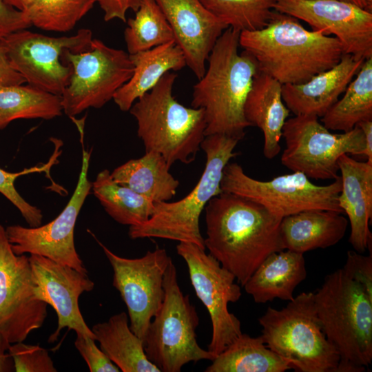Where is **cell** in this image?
I'll return each mask as SVG.
<instances>
[{
	"label": "cell",
	"mask_w": 372,
	"mask_h": 372,
	"mask_svg": "<svg viewBox=\"0 0 372 372\" xmlns=\"http://www.w3.org/2000/svg\"><path fill=\"white\" fill-rule=\"evenodd\" d=\"M29 256L17 255L0 225V333L10 344L40 329L48 304L38 299Z\"/></svg>",
	"instance_id": "15"
},
{
	"label": "cell",
	"mask_w": 372,
	"mask_h": 372,
	"mask_svg": "<svg viewBox=\"0 0 372 372\" xmlns=\"http://www.w3.org/2000/svg\"><path fill=\"white\" fill-rule=\"evenodd\" d=\"M62 113L60 95L28 84L0 87V130L17 119L50 120Z\"/></svg>",
	"instance_id": "31"
},
{
	"label": "cell",
	"mask_w": 372,
	"mask_h": 372,
	"mask_svg": "<svg viewBox=\"0 0 372 372\" xmlns=\"http://www.w3.org/2000/svg\"><path fill=\"white\" fill-rule=\"evenodd\" d=\"M91 30L82 28L72 36L50 37L28 29L12 32L0 39L13 68L33 87L61 95L72 74L65 63V50L80 52L89 49Z\"/></svg>",
	"instance_id": "12"
},
{
	"label": "cell",
	"mask_w": 372,
	"mask_h": 372,
	"mask_svg": "<svg viewBox=\"0 0 372 372\" xmlns=\"http://www.w3.org/2000/svg\"><path fill=\"white\" fill-rule=\"evenodd\" d=\"M164 298L143 339L148 360L163 372H180L185 364L213 360L217 355L198 343L199 317L189 295L182 292L172 260L163 278Z\"/></svg>",
	"instance_id": "8"
},
{
	"label": "cell",
	"mask_w": 372,
	"mask_h": 372,
	"mask_svg": "<svg viewBox=\"0 0 372 372\" xmlns=\"http://www.w3.org/2000/svg\"><path fill=\"white\" fill-rule=\"evenodd\" d=\"M7 4L23 12L32 0H3Z\"/></svg>",
	"instance_id": "44"
},
{
	"label": "cell",
	"mask_w": 372,
	"mask_h": 372,
	"mask_svg": "<svg viewBox=\"0 0 372 372\" xmlns=\"http://www.w3.org/2000/svg\"><path fill=\"white\" fill-rule=\"evenodd\" d=\"M176 248L187 266L196 296L210 316L212 331L208 350L218 355L242 333L240 321L228 310L229 302L240 298L241 288L235 276L205 249L184 242Z\"/></svg>",
	"instance_id": "13"
},
{
	"label": "cell",
	"mask_w": 372,
	"mask_h": 372,
	"mask_svg": "<svg viewBox=\"0 0 372 372\" xmlns=\"http://www.w3.org/2000/svg\"><path fill=\"white\" fill-rule=\"evenodd\" d=\"M306 277L303 254L286 249L269 255L243 287L256 303L276 298L290 301L295 289Z\"/></svg>",
	"instance_id": "24"
},
{
	"label": "cell",
	"mask_w": 372,
	"mask_h": 372,
	"mask_svg": "<svg viewBox=\"0 0 372 372\" xmlns=\"http://www.w3.org/2000/svg\"><path fill=\"white\" fill-rule=\"evenodd\" d=\"M273 10L335 37L344 54L372 57V12L342 0H277Z\"/></svg>",
	"instance_id": "17"
},
{
	"label": "cell",
	"mask_w": 372,
	"mask_h": 372,
	"mask_svg": "<svg viewBox=\"0 0 372 372\" xmlns=\"http://www.w3.org/2000/svg\"><path fill=\"white\" fill-rule=\"evenodd\" d=\"M313 293L323 333L340 356L336 372L365 371L372 362V298L342 268Z\"/></svg>",
	"instance_id": "4"
},
{
	"label": "cell",
	"mask_w": 372,
	"mask_h": 372,
	"mask_svg": "<svg viewBox=\"0 0 372 372\" xmlns=\"http://www.w3.org/2000/svg\"><path fill=\"white\" fill-rule=\"evenodd\" d=\"M240 32L227 28L216 41L208 67L193 87L192 107L205 112V136L223 134L242 139L251 126L244 105L258 72L252 56L238 52Z\"/></svg>",
	"instance_id": "3"
},
{
	"label": "cell",
	"mask_w": 372,
	"mask_h": 372,
	"mask_svg": "<svg viewBox=\"0 0 372 372\" xmlns=\"http://www.w3.org/2000/svg\"><path fill=\"white\" fill-rule=\"evenodd\" d=\"M372 298V254L364 256L356 251H349L342 268Z\"/></svg>",
	"instance_id": "38"
},
{
	"label": "cell",
	"mask_w": 372,
	"mask_h": 372,
	"mask_svg": "<svg viewBox=\"0 0 372 372\" xmlns=\"http://www.w3.org/2000/svg\"><path fill=\"white\" fill-rule=\"evenodd\" d=\"M130 55L134 65L133 74L113 97L123 112L129 111L133 103L153 88L165 73L187 66L184 54L175 41Z\"/></svg>",
	"instance_id": "25"
},
{
	"label": "cell",
	"mask_w": 372,
	"mask_h": 372,
	"mask_svg": "<svg viewBox=\"0 0 372 372\" xmlns=\"http://www.w3.org/2000/svg\"><path fill=\"white\" fill-rule=\"evenodd\" d=\"M341 189L338 205L348 217L351 227L349 242L355 251L371 250L372 163L360 162L349 154L338 160Z\"/></svg>",
	"instance_id": "21"
},
{
	"label": "cell",
	"mask_w": 372,
	"mask_h": 372,
	"mask_svg": "<svg viewBox=\"0 0 372 372\" xmlns=\"http://www.w3.org/2000/svg\"><path fill=\"white\" fill-rule=\"evenodd\" d=\"M8 353L16 372H56L48 351L39 345L23 342L10 345Z\"/></svg>",
	"instance_id": "36"
},
{
	"label": "cell",
	"mask_w": 372,
	"mask_h": 372,
	"mask_svg": "<svg viewBox=\"0 0 372 372\" xmlns=\"http://www.w3.org/2000/svg\"><path fill=\"white\" fill-rule=\"evenodd\" d=\"M133 18L127 21L124 39L130 54L174 41L172 28L155 0H141Z\"/></svg>",
	"instance_id": "32"
},
{
	"label": "cell",
	"mask_w": 372,
	"mask_h": 372,
	"mask_svg": "<svg viewBox=\"0 0 372 372\" xmlns=\"http://www.w3.org/2000/svg\"><path fill=\"white\" fill-rule=\"evenodd\" d=\"M168 21L175 43L182 50L186 65L198 79L216 41L228 26L200 0H155Z\"/></svg>",
	"instance_id": "19"
},
{
	"label": "cell",
	"mask_w": 372,
	"mask_h": 372,
	"mask_svg": "<svg viewBox=\"0 0 372 372\" xmlns=\"http://www.w3.org/2000/svg\"><path fill=\"white\" fill-rule=\"evenodd\" d=\"M176 78L174 72L165 73L129 110L145 152L159 153L169 167L193 162L205 137L204 110L186 107L173 96Z\"/></svg>",
	"instance_id": "5"
},
{
	"label": "cell",
	"mask_w": 372,
	"mask_h": 372,
	"mask_svg": "<svg viewBox=\"0 0 372 372\" xmlns=\"http://www.w3.org/2000/svg\"><path fill=\"white\" fill-rule=\"evenodd\" d=\"M141 0H96L104 12V20L110 21L120 19L126 22V14L129 10L136 12Z\"/></svg>",
	"instance_id": "40"
},
{
	"label": "cell",
	"mask_w": 372,
	"mask_h": 372,
	"mask_svg": "<svg viewBox=\"0 0 372 372\" xmlns=\"http://www.w3.org/2000/svg\"><path fill=\"white\" fill-rule=\"evenodd\" d=\"M29 261L37 284L38 299L50 305L57 316V327L48 342H54L65 328L95 339L79 305L81 295L94 287V282L87 273L39 255L31 254Z\"/></svg>",
	"instance_id": "18"
},
{
	"label": "cell",
	"mask_w": 372,
	"mask_h": 372,
	"mask_svg": "<svg viewBox=\"0 0 372 372\" xmlns=\"http://www.w3.org/2000/svg\"><path fill=\"white\" fill-rule=\"evenodd\" d=\"M74 346L86 362L90 372H119L120 369L96 344V340L76 334Z\"/></svg>",
	"instance_id": "37"
},
{
	"label": "cell",
	"mask_w": 372,
	"mask_h": 372,
	"mask_svg": "<svg viewBox=\"0 0 372 372\" xmlns=\"http://www.w3.org/2000/svg\"><path fill=\"white\" fill-rule=\"evenodd\" d=\"M239 46L259 72L282 85L306 82L333 67L344 54L335 37L309 30L298 19L274 10L264 28L240 32Z\"/></svg>",
	"instance_id": "2"
},
{
	"label": "cell",
	"mask_w": 372,
	"mask_h": 372,
	"mask_svg": "<svg viewBox=\"0 0 372 372\" xmlns=\"http://www.w3.org/2000/svg\"><path fill=\"white\" fill-rule=\"evenodd\" d=\"M372 12V0H342Z\"/></svg>",
	"instance_id": "45"
},
{
	"label": "cell",
	"mask_w": 372,
	"mask_h": 372,
	"mask_svg": "<svg viewBox=\"0 0 372 372\" xmlns=\"http://www.w3.org/2000/svg\"><path fill=\"white\" fill-rule=\"evenodd\" d=\"M364 61L363 59L344 54L336 65L307 81L282 85L285 105L295 116L322 117L344 92Z\"/></svg>",
	"instance_id": "20"
},
{
	"label": "cell",
	"mask_w": 372,
	"mask_h": 372,
	"mask_svg": "<svg viewBox=\"0 0 372 372\" xmlns=\"http://www.w3.org/2000/svg\"><path fill=\"white\" fill-rule=\"evenodd\" d=\"M290 111L282 98V84L271 76L258 72L244 105L245 119L263 134V155L273 159L280 152L282 129Z\"/></svg>",
	"instance_id": "22"
},
{
	"label": "cell",
	"mask_w": 372,
	"mask_h": 372,
	"mask_svg": "<svg viewBox=\"0 0 372 372\" xmlns=\"http://www.w3.org/2000/svg\"><path fill=\"white\" fill-rule=\"evenodd\" d=\"M92 331L100 349L123 372H161L145 352L143 341L130 329L128 315L120 312Z\"/></svg>",
	"instance_id": "26"
},
{
	"label": "cell",
	"mask_w": 372,
	"mask_h": 372,
	"mask_svg": "<svg viewBox=\"0 0 372 372\" xmlns=\"http://www.w3.org/2000/svg\"><path fill=\"white\" fill-rule=\"evenodd\" d=\"M92 191L107 214L121 225H141L154 212L152 200L114 181L107 169L97 174Z\"/></svg>",
	"instance_id": "30"
},
{
	"label": "cell",
	"mask_w": 372,
	"mask_h": 372,
	"mask_svg": "<svg viewBox=\"0 0 372 372\" xmlns=\"http://www.w3.org/2000/svg\"><path fill=\"white\" fill-rule=\"evenodd\" d=\"M358 125L364 135L366 146L364 156L367 162L372 163V120L362 121Z\"/></svg>",
	"instance_id": "43"
},
{
	"label": "cell",
	"mask_w": 372,
	"mask_h": 372,
	"mask_svg": "<svg viewBox=\"0 0 372 372\" xmlns=\"http://www.w3.org/2000/svg\"><path fill=\"white\" fill-rule=\"evenodd\" d=\"M103 249L112 268V285L126 305L132 331L142 340L163 298V278L172 260L165 248L156 247L140 258L120 256L89 231Z\"/></svg>",
	"instance_id": "14"
},
{
	"label": "cell",
	"mask_w": 372,
	"mask_h": 372,
	"mask_svg": "<svg viewBox=\"0 0 372 372\" xmlns=\"http://www.w3.org/2000/svg\"><path fill=\"white\" fill-rule=\"evenodd\" d=\"M96 0H32L23 11L32 26L66 32L93 8Z\"/></svg>",
	"instance_id": "33"
},
{
	"label": "cell",
	"mask_w": 372,
	"mask_h": 372,
	"mask_svg": "<svg viewBox=\"0 0 372 372\" xmlns=\"http://www.w3.org/2000/svg\"><path fill=\"white\" fill-rule=\"evenodd\" d=\"M220 188L222 192L255 201L282 218L309 209L343 214L338 200L340 176L326 185L313 184L300 172L260 180L247 175L238 163L229 162L223 172Z\"/></svg>",
	"instance_id": "9"
},
{
	"label": "cell",
	"mask_w": 372,
	"mask_h": 372,
	"mask_svg": "<svg viewBox=\"0 0 372 372\" xmlns=\"http://www.w3.org/2000/svg\"><path fill=\"white\" fill-rule=\"evenodd\" d=\"M31 26L23 12L7 4L3 0H0V39Z\"/></svg>",
	"instance_id": "39"
},
{
	"label": "cell",
	"mask_w": 372,
	"mask_h": 372,
	"mask_svg": "<svg viewBox=\"0 0 372 372\" xmlns=\"http://www.w3.org/2000/svg\"><path fill=\"white\" fill-rule=\"evenodd\" d=\"M90 152L83 148L82 163L76 188L63 211L52 221L34 227L7 226L6 233L17 255L41 256L85 273L88 271L74 245V228L79 212L92 190L88 179Z\"/></svg>",
	"instance_id": "16"
},
{
	"label": "cell",
	"mask_w": 372,
	"mask_h": 372,
	"mask_svg": "<svg viewBox=\"0 0 372 372\" xmlns=\"http://www.w3.org/2000/svg\"><path fill=\"white\" fill-rule=\"evenodd\" d=\"M24 83L25 79L13 68L0 42V87Z\"/></svg>",
	"instance_id": "41"
},
{
	"label": "cell",
	"mask_w": 372,
	"mask_h": 372,
	"mask_svg": "<svg viewBox=\"0 0 372 372\" xmlns=\"http://www.w3.org/2000/svg\"><path fill=\"white\" fill-rule=\"evenodd\" d=\"M291 365L271 350L261 335L242 333L211 360L205 372H284Z\"/></svg>",
	"instance_id": "28"
},
{
	"label": "cell",
	"mask_w": 372,
	"mask_h": 372,
	"mask_svg": "<svg viewBox=\"0 0 372 372\" xmlns=\"http://www.w3.org/2000/svg\"><path fill=\"white\" fill-rule=\"evenodd\" d=\"M169 168L161 154L148 151L143 156L129 160L115 168L111 176L116 183L154 203L166 202L176 194L179 185Z\"/></svg>",
	"instance_id": "27"
},
{
	"label": "cell",
	"mask_w": 372,
	"mask_h": 372,
	"mask_svg": "<svg viewBox=\"0 0 372 372\" xmlns=\"http://www.w3.org/2000/svg\"><path fill=\"white\" fill-rule=\"evenodd\" d=\"M264 342L296 371L336 372L340 356L323 333L313 292H302L286 307H269L259 318Z\"/></svg>",
	"instance_id": "7"
},
{
	"label": "cell",
	"mask_w": 372,
	"mask_h": 372,
	"mask_svg": "<svg viewBox=\"0 0 372 372\" xmlns=\"http://www.w3.org/2000/svg\"><path fill=\"white\" fill-rule=\"evenodd\" d=\"M355 76L343 96L322 116V123L329 130L345 132L372 120V57L364 60Z\"/></svg>",
	"instance_id": "29"
},
{
	"label": "cell",
	"mask_w": 372,
	"mask_h": 372,
	"mask_svg": "<svg viewBox=\"0 0 372 372\" xmlns=\"http://www.w3.org/2000/svg\"><path fill=\"white\" fill-rule=\"evenodd\" d=\"M205 211V248L242 287L269 255L285 250L282 218L255 201L222 192Z\"/></svg>",
	"instance_id": "1"
},
{
	"label": "cell",
	"mask_w": 372,
	"mask_h": 372,
	"mask_svg": "<svg viewBox=\"0 0 372 372\" xmlns=\"http://www.w3.org/2000/svg\"><path fill=\"white\" fill-rule=\"evenodd\" d=\"M240 140L223 134L206 136L200 145L206 155L205 167L194 189L179 200L154 203V212L146 222L129 227V237L190 242L205 249L200 216L209 201L222 192L224 167L237 155L234 149Z\"/></svg>",
	"instance_id": "6"
},
{
	"label": "cell",
	"mask_w": 372,
	"mask_h": 372,
	"mask_svg": "<svg viewBox=\"0 0 372 372\" xmlns=\"http://www.w3.org/2000/svg\"><path fill=\"white\" fill-rule=\"evenodd\" d=\"M61 59L72 68L69 82L61 95L63 112L71 118L90 107L104 106L134 72L127 52L95 39L85 51L65 50Z\"/></svg>",
	"instance_id": "11"
},
{
	"label": "cell",
	"mask_w": 372,
	"mask_h": 372,
	"mask_svg": "<svg viewBox=\"0 0 372 372\" xmlns=\"http://www.w3.org/2000/svg\"><path fill=\"white\" fill-rule=\"evenodd\" d=\"M10 344L0 333V372L14 371L12 360L8 353Z\"/></svg>",
	"instance_id": "42"
},
{
	"label": "cell",
	"mask_w": 372,
	"mask_h": 372,
	"mask_svg": "<svg viewBox=\"0 0 372 372\" xmlns=\"http://www.w3.org/2000/svg\"><path fill=\"white\" fill-rule=\"evenodd\" d=\"M348 219L342 213L324 209H309L285 216L280 225L284 249L304 253L326 249L344 236Z\"/></svg>",
	"instance_id": "23"
},
{
	"label": "cell",
	"mask_w": 372,
	"mask_h": 372,
	"mask_svg": "<svg viewBox=\"0 0 372 372\" xmlns=\"http://www.w3.org/2000/svg\"><path fill=\"white\" fill-rule=\"evenodd\" d=\"M55 157L48 163L24 169L19 172H9L0 168V193L3 195L20 211L30 227H34L41 225L43 214L40 209L28 203L18 192L15 187L17 178L34 172H47L54 164Z\"/></svg>",
	"instance_id": "35"
},
{
	"label": "cell",
	"mask_w": 372,
	"mask_h": 372,
	"mask_svg": "<svg viewBox=\"0 0 372 372\" xmlns=\"http://www.w3.org/2000/svg\"><path fill=\"white\" fill-rule=\"evenodd\" d=\"M282 137L285 144L282 164L316 180L337 178L340 157L343 154L364 156L366 146L364 133L358 125L348 132L331 133L314 115L287 119Z\"/></svg>",
	"instance_id": "10"
},
{
	"label": "cell",
	"mask_w": 372,
	"mask_h": 372,
	"mask_svg": "<svg viewBox=\"0 0 372 372\" xmlns=\"http://www.w3.org/2000/svg\"><path fill=\"white\" fill-rule=\"evenodd\" d=\"M277 0H200L228 28L251 31L268 23Z\"/></svg>",
	"instance_id": "34"
}]
</instances>
